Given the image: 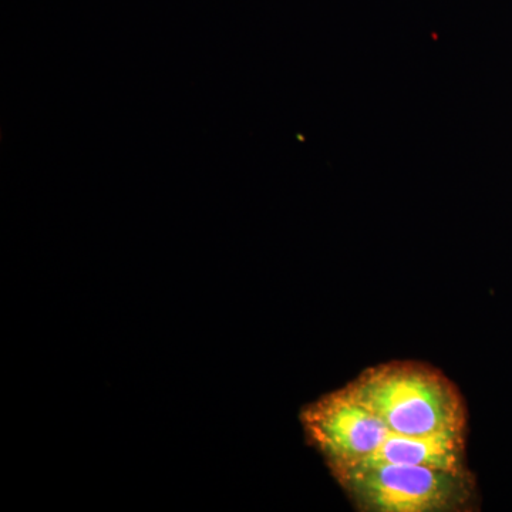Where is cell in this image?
<instances>
[{
	"mask_svg": "<svg viewBox=\"0 0 512 512\" xmlns=\"http://www.w3.org/2000/svg\"><path fill=\"white\" fill-rule=\"evenodd\" d=\"M306 440L322 454L330 471L365 463L392 430L346 387L303 407Z\"/></svg>",
	"mask_w": 512,
	"mask_h": 512,
	"instance_id": "cell-3",
	"label": "cell"
},
{
	"mask_svg": "<svg viewBox=\"0 0 512 512\" xmlns=\"http://www.w3.org/2000/svg\"><path fill=\"white\" fill-rule=\"evenodd\" d=\"M464 453V431H443L427 436H409L392 431L379 450L367 461L416 464L464 473Z\"/></svg>",
	"mask_w": 512,
	"mask_h": 512,
	"instance_id": "cell-4",
	"label": "cell"
},
{
	"mask_svg": "<svg viewBox=\"0 0 512 512\" xmlns=\"http://www.w3.org/2000/svg\"><path fill=\"white\" fill-rule=\"evenodd\" d=\"M345 387L394 433L427 436L466 430V407L460 393L430 367L386 363L366 369Z\"/></svg>",
	"mask_w": 512,
	"mask_h": 512,
	"instance_id": "cell-1",
	"label": "cell"
},
{
	"mask_svg": "<svg viewBox=\"0 0 512 512\" xmlns=\"http://www.w3.org/2000/svg\"><path fill=\"white\" fill-rule=\"evenodd\" d=\"M332 474L365 511H453L463 507L471 495L467 471L367 461Z\"/></svg>",
	"mask_w": 512,
	"mask_h": 512,
	"instance_id": "cell-2",
	"label": "cell"
}]
</instances>
